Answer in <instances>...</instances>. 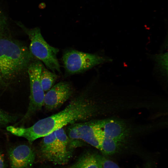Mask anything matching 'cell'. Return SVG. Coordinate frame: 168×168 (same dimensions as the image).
Segmentation results:
<instances>
[{"label":"cell","mask_w":168,"mask_h":168,"mask_svg":"<svg viewBox=\"0 0 168 168\" xmlns=\"http://www.w3.org/2000/svg\"><path fill=\"white\" fill-rule=\"evenodd\" d=\"M17 119L16 116L10 114L0 108V128L14 122Z\"/></svg>","instance_id":"15"},{"label":"cell","mask_w":168,"mask_h":168,"mask_svg":"<svg viewBox=\"0 0 168 168\" xmlns=\"http://www.w3.org/2000/svg\"><path fill=\"white\" fill-rule=\"evenodd\" d=\"M74 149L63 128L43 137L39 152L44 160L56 164L64 165L71 159Z\"/></svg>","instance_id":"4"},{"label":"cell","mask_w":168,"mask_h":168,"mask_svg":"<svg viewBox=\"0 0 168 168\" xmlns=\"http://www.w3.org/2000/svg\"><path fill=\"white\" fill-rule=\"evenodd\" d=\"M107 108L82 95L75 97L60 111L41 119L27 128L12 126V134L26 138L30 143L68 124L86 121Z\"/></svg>","instance_id":"1"},{"label":"cell","mask_w":168,"mask_h":168,"mask_svg":"<svg viewBox=\"0 0 168 168\" xmlns=\"http://www.w3.org/2000/svg\"><path fill=\"white\" fill-rule=\"evenodd\" d=\"M28 36L30 41V53L34 57L42 62L48 68L55 73H61L60 65L57 57L59 49L49 45L42 36L39 28H29L21 22H16Z\"/></svg>","instance_id":"5"},{"label":"cell","mask_w":168,"mask_h":168,"mask_svg":"<svg viewBox=\"0 0 168 168\" xmlns=\"http://www.w3.org/2000/svg\"><path fill=\"white\" fill-rule=\"evenodd\" d=\"M57 76L46 68L43 66L40 75V81L44 91L49 90L54 84L57 78Z\"/></svg>","instance_id":"12"},{"label":"cell","mask_w":168,"mask_h":168,"mask_svg":"<svg viewBox=\"0 0 168 168\" xmlns=\"http://www.w3.org/2000/svg\"><path fill=\"white\" fill-rule=\"evenodd\" d=\"M77 124L82 141L100 151L103 140L101 119L78 123Z\"/></svg>","instance_id":"10"},{"label":"cell","mask_w":168,"mask_h":168,"mask_svg":"<svg viewBox=\"0 0 168 168\" xmlns=\"http://www.w3.org/2000/svg\"><path fill=\"white\" fill-rule=\"evenodd\" d=\"M8 154L11 168H32L36 156L33 148L26 144L11 147Z\"/></svg>","instance_id":"9"},{"label":"cell","mask_w":168,"mask_h":168,"mask_svg":"<svg viewBox=\"0 0 168 168\" xmlns=\"http://www.w3.org/2000/svg\"><path fill=\"white\" fill-rule=\"evenodd\" d=\"M102 168H119L114 162L104 157Z\"/></svg>","instance_id":"17"},{"label":"cell","mask_w":168,"mask_h":168,"mask_svg":"<svg viewBox=\"0 0 168 168\" xmlns=\"http://www.w3.org/2000/svg\"><path fill=\"white\" fill-rule=\"evenodd\" d=\"M104 157L96 153L87 152L82 155L72 166L73 168H102Z\"/></svg>","instance_id":"11"},{"label":"cell","mask_w":168,"mask_h":168,"mask_svg":"<svg viewBox=\"0 0 168 168\" xmlns=\"http://www.w3.org/2000/svg\"><path fill=\"white\" fill-rule=\"evenodd\" d=\"M167 53L156 54L152 58L156 63L158 69L164 76H167L168 72Z\"/></svg>","instance_id":"14"},{"label":"cell","mask_w":168,"mask_h":168,"mask_svg":"<svg viewBox=\"0 0 168 168\" xmlns=\"http://www.w3.org/2000/svg\"><path fill=\"white\" fill-rule=\"evenodd\" d=\"M34 57L26 45L11 36L8 30L0 35V71L7 85L27 70Z\"/></svg>","instance_id":"2"},{"label":"cell","mask_w":168,"mask_h":168,"mask_svg":"<svg viewBox=\"0 0 168 168\" xmlns=\"http://www.w3.org/2000/svg\"><path fill=\"white\" fill-rule=\"evenodd\" d=\"M78 123L70 124L66 132L72 147L74 149L81 145L82 139L79 132Z\"/></svg>","instance_id":"13"},{"label":"cell","mask_w":168,"mask_h":168,"mask_svg":"<svg viewBox=\"0 0 168 168\" xmlns=\"http://www.w3.org/2000/svg\"><path fill=\"white\" fill-rule=\"evenodd\" d=\"M7 85L3 81L0 71V88L7 87Z\"/></svg>","instance_id":"19"},{"label":"cell","mask_w":168,"mask_h":168,"mask_svg":"<svg viewBox=\"0 0 168 168\" xmlns=\"http://www.w3.org/2000/svg\"><path fill=\"white\" fill-rule=\"evenodd\" d=\"M110 60L98 54L74 50L66 51L63 56L65 72L68 75L84 72Z\"/></svg>","instance_id":"7"},{"label":"cell","mask_w":168,"mask_h":168,"mask_svg":"<svg viewBox=\"0 0 168 168\" xmlns=\"http://www.w3.org/2000/svg\"><path fill=\"white\" fill-rule=\"evenodd\" d=\"M8 30L7 18L0 8V35Z\"/></svg>","instance_id":"16"},{"label":"cell","mask_w":168,"mask_h":168,"mask_svg":"<svg viewBox=\"0 0 168 168\" xmlns=\"http://www.w3.org/2000/svg\"><path fill=\"white\" fill-rule=\"evenodd\" d=\"M5 164L3 154L0 150V168H5Z\"/></svg>","instance_id":"18"},{"label":"cell","mask_w":168,"mask_h":168,"mask_svg":"<svg viewBox=\"0 0 168 168\" xmlns=\"http://www.w3.org/2000/svg\"><path fill=\"white\" fill-rule=\"evenodd\" d=\"M101 126L103 136L101 147L114 143L126 148L136 137L149 129L148 126H135L116 117L101 119Z\"/></svg>","instance_id":"3"},{"label":"cell","mask_w":168,"mask_h":168,"mask_svg":"<svg viewBox=\"0 0 168 168\" xmlns=\"http://www.w3.org/2000/svg\"><path fill=\"white\" fill-rule=\"evenodd\" d=\"M43 65L39 60L33 59L29 64L27 72L30 81V100L27 110L17 124L22 123L41 109L44 105L45 96L40 81V75Z\"/></svg>","instance_id":"6"},{"label":"cell","mask_w":168,"mask_h":168,"mask_svg":"<svg viewBox=\"0 0 168 168\" xmlns=\"http://www.w3.org/2000/svg\"><path fill=\"white\" fill-rule=\"evenodd\" d=\"M73 92V88L69 83L60 82L45 94L44 105L49 110L58 108L70 98Z\"/></svg>","instance_id":"8"},{"label":"cell","mask_w":168,"mask_h":168,"mask_svg":"<svg viewBox=\"0 0 168 168\" xmlns=\"http://www.w3.org/2000/svg\"><path fill=\"white\" fill-rule=\"evenodd\" d=\"M67 168H73L72 167V166H71Z\"/></svg>","instance_id":"20"}]
</instances>
